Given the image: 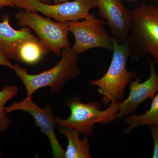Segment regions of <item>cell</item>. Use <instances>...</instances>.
<instances>
[{
	"mask_svg": "<svg viewBox=\"0 0 158 158\" xmlns=\"http://www.w3.org/2000/svg\"><path fill=\"white\" fill-rule=\"evenodd\" d=\"M60 61L52 68L37 74H31L25 69L15 64L13 69L32 98L34 92L44 87L50 88V93L57 94L63 90L65 83L77 77L80 73L78 55L70 46L63 49Z\"/></svg>",
	"mask_w": 158,
	"mask_h": 158,
	"instance_id": "1",
	"label": "cell"
},
{
	"mask_svg": "<svg viewBox=\"0 0 158 158\" xmlns=\"http://www.w3.org/2000/svg\"><path fill=\"white\" fill-rule=\"evenodd\" d=\"M57 130L68 139V144L65 151V158H90L88 137L80 138V133L76 130L58 126Z\"/></svg>",
	"mask_w": 158,
	"mask_h": 158,
	"instance_id": "12",
	"label": "cell"
},
{
	"mask_svg": "<svg viewBox=\"0 0 158 158\" xmlns=\"http://www.w3.org/2000/svg\"><path fill=\"white\" fill-rule=\"evenodd\" d=\"M113 38V56L109 69L100 79L90 82V85L98 87L99 93L102 95V105L108 106L112 100L121 101L128 84L136 77L135 71H128L126 64L130 52L129 43H118Z\"/></svg>",
	"mask_w": 158,
	"mask_h": 158,
	"instance_id": "3",
	"label": "cell"
},
{
	"mask_svg": "<svg viewBox=\"0 0 158 158\" xmlns=\"http://www.w3.org/2000/svg\"><path fill=\"white\" fill-rule=\"evenodd\" d=\"M66 23L69 31L74 37L72 48L78 55L96 48L113 51V37L105 28L102 19H98L94 15L90 14L82 21H69Z\"/></svg>",
	"mask_w": 158,
	"mask_h": 158,
	"instance_id": "6",
	"label": "cell"
},
{
	"mask_svg": "<svg viewBox=\"0 0 158 158\" xmlns=\"http://www.w3.org/2000/svg\"><path fill=\"white\" fill-rule=\"evenodd\" d=\"M18 91V88L15 85H7L0 91V132L7 130L11 123L10 118L5 112V105L16 95Z\"/></svg>",
	"mask_w": 158,
	"mask_h": 158,
	"instance_id": "15",
	"label": "cell"
},
{
	"mask_svg": "<svg viewBox=\"0 0 158 158\" xmlns=\"http://www.w3.org/2000/svg\"><path fill=\"white\" fill-rule=\"evenodd\" d=\"M131 23L128 42L130 55L137 59L151 55L158 64V7L142 4L131 10Z\"/></svg>",
	"mask_w": 158,
	"mask_h": 158,
	"instance_id": "2",
	"label": "cell"
},
{
	"mask_svg": "<svg viewBox=\"0 0 158 158\" xmlns=\"http://www.w3.org/2000/svg\"><path fill=\"white\" fill-rule=\"evenodd\" d=\"M39 12L60 22L66 23L84 19L90 15L89 11L97 7L95 0H75L51 5L40 0H15L13 7Z\"/></svg>",
	"mask_w": 158,
	"mask_h": 158,
	"instance_id": "7",
	"label": "cell"
},
{
	"mask_svg": "<svg viewBox=\"0 0 158 158\" xmlns=\"http://www.w3.org/2000/svg\"><path fill=\"white\" fill-rule=\"evenodd\" d=\"M152 100L150 108L146 113L140 115L131 114L125 117L123 121L129 126L125 128L123 133L130 134L134 129L143 126L158 125V93Z\"/></svg>",
	"mask_w": 158,
	"mask_h": 158,
	"instance_id": "14",
	"label": "cell"
},
{
	"mask_svg": "<svg viewBox=\"0 0 158 158\" xmlns=\"http://www.w3.org/2000/svg\"><path fill=\"white\" fill-rule=\"evenodd\" d=\"M14 1L15 0H0V9L5 6L13 7Z\"/></svg>",
	"mask_w": 158,
	"mask_h": 158,
	"instance_id": "18",
	"label": "cell"
},
{
	"mask_svg": "<svg viewBox=\"0 0 158 158\" xmlns=\"http://www.w3.org/2000/svg\"><path fill=\"white\" fill-rule=\"evenodd\" d=\"M152 1H153V2H158V0H151Z\"/></svg>",
	"mask_w": 158,
	"mask_h": 158,
	"instance_id": "21",
	"label": "cell"
},
{
	"mask_svg": "<svg viewBox=\"0 0 158 158\" xmlns=\"http://www.w3.org/2000/svg\"><path fill=\"white\" fill-rule=\"evenodd\" d=\"M0 65H4L9 68L13 69L14 65L10 62L9 59L0 48Z\"/></svg>",
	"mask_w": 158,
	"mask_h": 158,
	"instance_id": "17",
	"label": "cell"
},
{
	"mask_svg": "<svg viewBox=\"0 0 158 158\" xmlns=\"http://www.w3.org/2000/svg\"><path fill=\"white\" fill-rule=\"evenodd\" d=\"M102 19L106 21L112 36L120 44L127 42L131 30V10L122 0H95Z\"/></svg>",
	"mask_w": 158,
	"mask_h": 158,
	"instance_id": "9",
	"label": "cell"
},
{
	"mask_svg": "<svg viewBox=\"0 0 158 158\" xmlns=\"http://www.w3.org/2000/svg\"><path fill=\"white\" fill-rule=\"evenodd\" d=\"M10 16L5 15L0 22V48L9 59L16 61L20 46L28 40L36 37L28 28L20 30L13 29L9 24Z\"/></svg>",
	"mask_w": 158,
	"mask_h": 158,
	"instance_id": "11",
	"label": "cell"
},
{
	"mask_svg": "<svg viewBox=\"0 0 158 158\" xmlns=\"http://www.w3.org/2000/svg\"><path fill=\"white\" fill-rule=\"evenodd\" d=\"M5 110L6 114L17 110L30 114L34 118L36 126L40 128L41 132L48 138L53 157L64 158L65 150L59 143L56 135V121L51 105L47 104L44 108H41L33 101L32 98L27 96L21 101L15 102L9 106L5 107Z\"/></svg>",
	"mask_w": 158,
	"mask_h": 158,
	"instance_id": "8",
	"label": "cell"
},
{
	"mask_svg": "<svg viewBox=\"0 0 158 158\" xmlns=\"http://www.w3.org/2000/svg\"><path fill=\"white\" fill-rule=\"evenodd\" d=\"M66 106L70 110V115L67 118H56L57 126L77 131L87 137L93 135L94 125L105 124L115 121L118 112V102L112 100L110 106L101 110V104L96 102L83 103L77 97L68 101Z\"/></svg>",
	"mask_w": 158,
	"mask_h": 158,
	"instance_id": "4",
	"label": "cell"
},
{
	"mask_svg": "<svg viewBox=\"0 0 158 158\" xmlns=\"http://www.w3.org/2000/svg\"><path fill=\"white\" fill-rule=\"evenodd\" d=\"M148 61L150 69L149 77L141 83L140 77L131 81L127 98L118 102L117 118L120 119L130 114H135L141 103L148 98L152 99L158 92V75L156 72L155 63L149 59Z\"/></svg>",
	"mask_w": 158,
	"mask_h": 158,
	"instance_id": "10",
	"label": "cell"
},
{
	"mask_svg": "<svg viewBox=\"0 0 158 158\" xmlns=\"http://www.w3.org/2000/svg\"><path fill=\"white\" fill-rule=\"evenodd\" d=\"M19 25L27 26L35 31L40 41L58 56L63 49L70 46L67 23L41 16L35 11L24 10L15 15Z\"/></svg>",
	"mask_w": 158,
	"mask_h": 158,
	"instance_id": "5",
	"label": "cell"
},
{
	"mask_svg": "<svg viewBox=\"0 0 158 158\" xmlns=\"http://www.w3.org/2000/svg\"><path fill=\"white\" fill-rule=\"evenodd\" d=\"M50 50L37 37L24 41L19 48L16 61L28 65L39 62Z\"/></svg>",
	"mask_w": 158,
	"mask_h": 158,
	"instance_id": "13",
	"label": "cell"
},
{
	"mask_svg": "<svg viewBox=\"0 0 158 158\" xmlns=\"http://www.w3.org/2000/svg\"><path fill=\"white\" fill-rule=\"evenodd\" d=\"M132 1H134V0H132Z\"/></svg>",
	"mask_w": 158,
	"mask_h": 158,
	"instance_id": "23",
	"label": "cell"
},
{
	"mask_svg": "<svg viewBox=\"0 0 158 158\" xmlns=\"http://www.w3.org/2000/svg\"><path fill=\"white\" fill-rule=\"evenodd\" d=\"M2 157V154L1 153V152H0V158Z\"/></svg>",
	"mask_w": 158,
	"mask_h": 158,
	"instance_id": "22",
	"label": "cell"
},
{
	"mask_svg": "<svg viewBox=\"0 0 158 158\" xmlns=\"http://www.w3.org/2000/svg\"><path fill=\"white\" fill-rule=\"evenodd\" d=\"M154 143L153 158H158V125L149 126Z\"/></svg>",
	"mask_w": 158,
	"mask_h": 158,
	"instance_id": "16",
	"label": "cell"
},
{
	"mask_svg": "<svg viewBox=\"0 0 158 158\" xmlns=\"http://www.w3.org/2000/svg\"><path fill=\"white\" fill-rule=\"evenodd\" d=\"M40 1L43 3H45V4H50L52 0H40Z\"/></svg>",
	"mask_w": 158,
	"mask_h": 158,
	"instance_id": "20",
	"label": "cell"
},
{
	"mask_svg": "<svg viewBox=\"0 0 158 158\" xmlns=\"http://www.w3.org/2000/svg\"><path fill=\"white\" fill-rule=\"evenodd\" d=\"M69 0H52L55 4H60V3L64 2H67Z\"/></svg>",
	"mask_w": 158,
	"mask_h": 158,
	"instance_id": "19",
	"label": "cell"
}]
</instances>
